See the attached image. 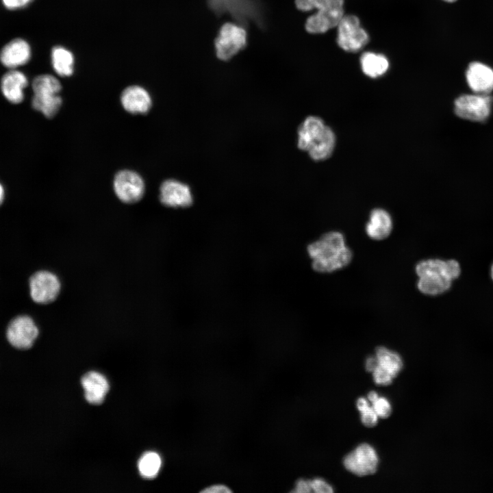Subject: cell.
<instances>
[{"instance_id":"1","label":"cell","mask_w":493,"mask_h":493,"mask_svg":"<svg viewBox=\"0 0 493 493\" xmlns=\"http://www.w3.org/2000/svg\"><path fill=\"white\" fill-rule=\"evenodd\" d=\"M307 253L314 270L328 273L349 265L353 258L351 249L346 245L344 235L339 231H329L310 243Z\"/></svg>"},{"instance_id":"2","label":"cell","mask_w":493,"mask_h":493,"mask_svg":"<svg viewBox=\"0 0 493 493\" xmlns=\"http://www.w3.org/2000/svg\"><path fill=\"white\" fill-rule=\"evenodd\" d=\"M415 270L418 277V290L429 296L442 294L449 290L453 281L461 274L460 265L453 259L423 260L416 264Z\"/></svg>"},{"instance_id":"3","label":"cell","mask_w":493,"mask_h":493,"mask_svg":"<svg viewBox=\"0 0 493 493\" xmlns=\"http://www.w3.org/2000/svg\"><path fill=\"white\" fill-rule=\"evenodd\" d=\"M296 8L304 12H317L306 21L305 29L312 34H322L337 27L344 14V0H295Z\"/></svg>"},{"instance_id":"4","label":"cell","mask_w":493,"mask_h":493,"mask_svg":"<svg viewBox=\"0 0 493 493\" xmlns=\"http://www.w3.org/2000/svg\"><path fill=\"white\" fill-rule=\"evenodd\" d=\"M210 8L218 15L228 14L235 20L246 24H264L262 6L258 0H207Z\"/></svg>"},{"instance_id":"5","label":"cell","mask_w":493,"mask_h":493,"mask_svg":"<svg viewBox=\"0 0 493 493\" xmlns=\"http://www.w3.org/2000/svg\"><path fill=\"white\" fill-rule=\"evenodd\" d=\"M493 105V97L485 94H466L457 97L454 103L455 114L461 118L479 123L486 121Z\"/></svg>"},{"instance_id":"6","label":"cell","mask_w":493,"mask_h":493,"mask_svg":"<svg viewBox=\"0 0 493 493\" xmlns=\"http://www.w3.org/2000/svg\"><path fill=\"white\" fill-rule=\"evenodd\" d=\"M214 45L218 58L228 60L245 47L246 32L240 25L226 23L221 27Z\"/></svg>"},{"instance_id":"7","label":"cell","mask_w":493,"mask_h":493,"mask_svg":"<svg viewBox=\"0 0 493 493\" xmlns=\"http://www.w3.org/2000/svg\"><path fill=\"white\" fill-rule=\"evenodd\" d=\"M337 27V43L346 51L357 52L368 42V33L361 27L356 16L344 15Z\"/></svg>"},{"instance_id":"8","label":"cell","mask_w":493,"mask_h":493,"mask_svg":"<svg viewBox=\"0 0 493 493\" xmlns=\"http://www.w3.org/2000/svg\"><path fill=\"white\" fill-rule=\"evenodd\" d=\"M29 285L31 298L39 304H48L55 301L61 289L58 277L47 270H40L33 274Z\"/></svg>"},{"instance_id":"9","label":"cell","mask_w":493,"mask_h":493,"mask_svg":"<svg viewBox=\"0 0 493 493\" xmlns=\"http://www.w3.org/2000/svg\"><path fill=\"white\" fill-rule=\"evenodd\" d=\"M379 458L374 448L368 444H359L343 459L346 470L357 476L374 474L377 469Z\"/></svg>"},{"instance_id":"10","label":"cell","mask_w":493,"mask_h":493,"mask_svg":"<svg viewBox=\"0 0 493 493\" xmlns=\"http://www.w3.org/2000/svg\"><path fill=\"white\" fill-rule=\"evenodd\" d=\"M38 336V328L34 320L25 315L12 319L8 326L6 337L10 344L18 349L32 346Z\"/></svg>"},{"instance_id":"11","label":"cell","mask_w":493,"mask_h":493,"mask_svg":"<svg viewBox=\"0 0 493 493\" xmlns=\"http://www.w3.org/2000/svg\"><path fill=\"white\" fill-rule=\"evenodd\" d=\"M114 189L118 198L123 202L133 203L143 196L144 184L136 173L124 170L119 171L114 180Z\"/></svg>"},{"instance_id":"12","label":"cell","mask_w":493,"mask_h":493,"mask_svg":"<svg viewBox=\"0 0 493 493\" xmlns=\"http://www.w3.org/2000/svg\"><path fill=\"white\" fill-rule=\"evenodd\" d=\"M32 56L29 42L23 38H14L5 43L0 50V63L8 70L18 69L26 65Z\"/></svg>"},{"instance_id":"13","label":"cell","mask_w":493,"mask_h":493,"mask_svg":"<svg viewBox=\"0 0 493 493\" xmlns=\"http://www.w3.org/2000/svg\"><path fill=\"white\" fill-rule=\"evenodd\" d=\"M160 199L163 205L171 207H186L193 201L190 187L175 179L166 180L162 183Z\"/></svg>"},{"instance_id":"14","label":"cell","mask_w":493,"mask_h":493,"mask_svg":"<svg viewBox=\"0 0 493 493\" xmlns=\"http://www.w3.org/2000/svg\"><path fill=\"white\" fill-rule=\"evenodd\" d=\"M29 80L27 75L18 69H10L2 76L0 88L6 100L13 104L21 103L25 98V90Z\"/></svg>"},{"instance_id":"15","label":"cell","mask_w":493,"mask_h":493,"mask_svg":"<svg viewBox=\"0 0 493 493\" xmlns=\"http://www.w3.org/2000/svg\"><path fill=\"white\" fill-rule=\"evenodd\" d=\"M327 127L323 121L317 116L306 118L298 129V147L308 152L322 140Z\"/></svg>"},{"instance_id":"16","label":"cell","mask_w":493,"mask_h":493,"mask_svg":"<svg viewBox=\"0 0 493 493\" xmlns=\"http://www.w3.org/2000/svg\"><path fill=\"white\" fill-rule=\"evenodd\" d=\"M466 79L474 93L488 94L493 90V70L485 64L470 63L466 72Z\"/></svg>"},{"instance_id":"17","label":"cell","mask_w":493,"mask_h":493,"mask_svg":"<svg viewBox=\"0 0 493 493\" xmlns=\"http://www.w3.org/2000/svg\"><path fill=\"white\" fill-rule=\"evenodd\" d=\"M81 385L86 401L94 405L101 403L109 390L105 377L95 371L89 372L82 377Z\"/></svg>"},{"instance_id":"18","label":"cell","mask_w":493,"mask_h":493,"mask_svg":"<svg viewBox=\"0 0 493 493\" xmlns=\"http://www.w3.org/2000/svg\"><path fill=\"white\" fill-rule=\"evenodd\" d=\"M124 109L131 114H145L151 106V98L148 92L138 86L125 88L121 97Z\"/></svg>"},{"instance_id":"19","label":"cell","mask_w":493,"mask_h":493,"mask_svg":"<svg viewBox=\"0 0 493 493\" xmlns=\"http://www.w3.org/2000/svg\"><path fill=\"white\" fill-rule=\"evenodd\" d=\"M393 229L392 219L385 210H373L366 225L367 236L375 240H382L388 238Z\"/></svg>"},{"instance_id":"20","label":"cell","mask_w":493,"mask_h":493,"mask_svg":"<svg viewBox=\"0 0 493 493\" xmlns=\"http://www.w3.org/2000/svg\"><path fill=\"white\" fill-rule=\"evenodd\" d=\"M59 93L51 91L34 92L31 99L32 107L47 118L54 116L62 105Z\"/></svg>"},{"instance_id":"21","label":"cell","mask_w":493,"mask_h":493,"mask_svg":"<svg viewBox=\"0 0 493 493\" xmlns=\"http://www.w3.org/2000/svg\"><path fill=\"white\" fill-rule=\"evenodd\" d=\"M360 64L364 73L372 78L383 75L389 68L387 58L379 53L364 52L360 57Z\"/></svg>"},{"instance_id":"22","label":"cell","mask_w":493,"mask_h":493,"mask_svg":"<svg viewBox=\"0 0 493 493\" xmlns=\"http://www.w3.org/2000/svg\"><path fill=\"white\" fill-rule=\"evenodd\" d=\"M51 62L53 69L59 76L68 77L73 73V55L64 47L55 46L51 49Z\"/></svg>"},{"instance_id":"23","label":"cell","mask_w":493,"mask_h":493,"mask_svg":"<svg viewBox=\"0 0 493 493\" xmlns=\"http://www.w3.org/2000/svg\"><path fill=\"white\" fill-rule=\"evenodd\" d=\"M378 364L388 370L395 378L403 366L399 353L384 346H378L375 351Z\"/></svg>"},{"instance_id":"24","label":"cell","mask_w":493,"mask_h":493,"mask_svg":"<svg viewBox=\"0 0 493 493\" xmlns=\"http://www.w3.org/2000/svg\"><path fill=\"white\" fill-rule=\"evenodd\" d=\"M162 459L155 452L149 451L144 453L138 464V470L142 477L151 479L157 476L161 468Z\"/></svg>"},{"instance_id":"25","label":"cell","mask_w":493,"mask_h":493,"mask_svg":"<svg viewBox=\"0 0 493 493\" xmlns=\"http://www.w3.org/2000/svg\"><path fill=\"white\" fill-rule=\"evenodd\" d=\"M336 138L333 131L328 127L323 140L307 153L312 159L316 161L328 158L333 153Z\"/></svg>"},{"instance_id":"26","label":"cell","mask_w":493,"mask_h":493,"mask_svg":"<svg viewBox=\"0 0 493 493\" xmlns=\"http://www.w3.org/2000/svg\"><path fill=\"white\" fill-rule=\"evenodd\" d=\"M33 92L52 91L60 93L62 86L60 81L53 75L42 74L36 76L32 81Z\"/></svg>"},{"instance_id":"27","label":"cell","mask_w":493,"mask_h":493,"mask_svg":"<svg viewBox=\"0 0 493 493\" xmlns=\"http://www.w3.org/2000/svg\"><path fill=\"white\" fill-rule=\"evenodd\" d=\"M372 376L375 382L380 385H390L394 378L388 370L379 364L372 371Z\"/></svg>"},{"instance_id":"28","label":"cell","mask_w":493,"mask_h":493,"mask_svg":"<svg viewBox=\"0 0 493 493\" xmlns=\"http://www.w3.org/2000/svg\"><path fill=\"white\" fill-rule=\"evenodd\" d=\"M372 409L381 418H386L390 416L392 412V407L390 402L384 397H379L372 403Z\"/></svg>"},{"instance_id":"29","label":"cell","mask_w":493,"mask_h":493,"mask_svg":"<svg viewBox=\"0 0 493 493\" xmlns=\"http://www.w3.org/2000/svg\"><path fill=\"white\" fill-rule=\"evenodd\" d=\"M312 491L317 493H331L333 489L331 485L321 478L309 480Z\"/></svg>"},{"instance_id":"30","label":"cell","mask_w":493,"mask_h":493,"mask_svg":"<svg viewBox=\"0 0 493 493\" xmlns=\"http://www.w3.org/2000/svg\"><path fill=\"white\" fill-rule=\"evenodd\" d=\"M360 413L362 422L366 427H372L377 424L379 417L372 407Z\"/></svg>"},{"instance_id":"31","label":"cell","mask_w":493,"mask_h":493,"mask_svg":"<svg viewBox=\"0 0 493 493\" xmlns=\"http://www.w3.org/2000/svg\"><path fill=\"white\" fill-rule=\"evenodd\" d=\"M34 0H1L3 6L10 10L16 11L27 8Z\"/></svg>"},{"instance_id":"32","label":"cell","mask_w":493,"mask_h":493,"mask_svg":"<svg viewBox=\"0 0 493 493\" xmlns=\"http://www.w3.org/2000/svg\"><path fill=\"white\" fill-rule=\"evenodd\" d=\"M231 492V489L223 484L212 485L202 490V492L204 493H228Z\"/></svg>"},{"instance_id":"33","label":"cell","mask_w":493,"mask_h":493,"mask_svg":"<svg viewBox=\"0 0 493 493\" xmlns=\"http://www.w3.org/2000/svg\"><path fill=\"white\" fill-rule=\"evenodd\" d=\"M293 492H301V493L312 492L309 480H305L303 479H301L298 480L295 483V486H294Z\"/></svg>"},{"instance_id":"34","label":"cell","mask_w":493,"mask_h":493,"mask_svg":"<svg viewBox=\"0 0 493 493\" xmlns=\"http://www.w3.org/2000/svg\"><path fill=\"white\" fill-rule=\"evenodd\" d=\"M378 365V361L376 356H370L366 359L365 367L367 371L372 372Z\"/></svg>"},{"instance_id":"35","label":"cell","mask_w":493,"mask_h":493,"mask_svg":"<svg viewBox=\"0 0 493 493\" xmlns=\"http://www.w3.org/2000/svg\"><path fill=\"white\" fill-rule=\"evenodd\" d=\"M356 405L360 412L370 407L368 401L364 397H360L357 400Z\"/></svg>"},{"instance_id":"36","label":"cell","mask_w":493,"mask_h":493,"mask_svg":"<svg viewBox=\"0 0 493 493\" xmlns=\"http://www.w3.org/2000/svg\"><path fill=\"white\" fill-rule=\"evenodd\" d=\"M378 394L375 391H370L368 394V399L372 403L375 401L379 398Z\"/></svg>"},{"instance_id":"37","label":"cell","mask_w":493,"mask_h":493,"mask_svg":"<svg viewBox=\"0 0 493 493\" xmlns=\"http://www.w3.org/2000/svg\"><path fill=\"white\" fill-rule=\"evenodd\" d=\"M5 198V189L3 186L0 183V205L3 203Z\"/></svg>"},{"instance_id":"38","label":"cell","mask_w":493,"mask_h":493,"mask_svg":"<svg viewBox=\"0 0 493 493\" xmlns=\"http://www.w3.org/2000/svg\"><path fill=\"white\" fill-rule=\"evenodd\" d=\"M490 276L493 281V263L492 264L491 267H490Z\"/></svg>"},{"instance_id":"39","label":"cell","mask_w":493,"mask_h":493,"mask_svg":"<svg viewBox=\"0 0 493 493\" xmlns=\"http://www.w3.org/2000/svg\"><path fill=\"white\" fill-rule=\"evenodd\" d=\"M444 1H448V2H454L456 0H444Z\"/></svg>"}]
</instances>
